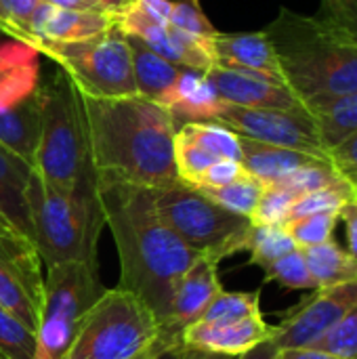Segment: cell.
<instances>
[{
  "mask_svg": "<svg viewBox=\"0 0 357 359\" xmlns=\"http://www.w3.org/2000/svg\"><path fill=\"white\" fill-rule=\"evenodd\" d=\"M105 227L120 259V288L137 294L164 326L179 278L202 257L160 217L151 187L97 183Z\"/></svg>",
  "mask_w": 357,
  "mask_h": 359,
  "instance_id": "6da1fadb",
  "label": "cell"
},
{
  "mask_svg": "<svg viewBox=\"0 0 357 359\" xmlns=\"http://www.w3.org/2000/svg\"><path fill=\"white\" fill-rule=\"evenodd\" d=\"M78 95L97 183L120 181L154 189L179 181L177 122L166 107L139 95L120 99Z\"/></svg>",
  "mask_w": 357,
  "mask_h": 359,
  "instance_id": "7a4b0ae2",
  "label": "cell"
},
{
  "mask_svg": "<svg viewBox=\"0 0 357 359\" xmlns=\"http://www.w3.org/2000/svg\"><path fill=\"white\" fill-rule=\"evenodd\" d=\"M263 32L274 46L284 84L309 114L357 93V44L337 36L316 15L284 6Z\"/></svg>",
  "mask_w": 357,
  "mask_h": 359,
  "instance_id": "3957f363",
  "label": "cell"
},
{
  "mask_svg": "<svg viewBox=\"0 0 357 359\" xmlns=\"http://www.w3.org/2000/svg\"><path fill=\"white\" fill-rule=\"evenodd\" d=\"M25 198L32 238L44 267L63 263L99 265L97 246L105 221L97 189L59 191L32 172Z\"/></svg>",
  "mask_w": 357,
  "mask_h": 359,
  "instance_id": "277c9868",
  "label": "cell"
},
{
  "mask_svg": "<svg viewBox=\"0 0 357 359\" xmlns=\"http://www.w3.org/2000/svg\"><path fill=\"white\" fill-rule=\"evenodd\" d=\"M42 126L34 172L59 191L97 189L90 166L80 95L63 69L40 86Z\"/></svg>",
  "mask_w": 357,
  "mask_h": 359,
  "instance_id": "5b68a950",
  "label": "cell"
},
{
  "mask_svg": "<svg viewBox=\"0 0 357 359\" xmlns=\"http://www.w3.org/2000/svg\"><path fill=\"white\" fill-rule=\"evenodd\" d=\"M164 339L160 320L137 294L105 288L63 359H135Z\"/></svg>",
  "mask_w": 357,
  "mask_h": 359,
  "instance_id": "8992f818",
  "label": "cell"
},
{
  "mask_svg": "<svg viewBox=\"0 0 357 359\" xmlns=\"http://www.w3.org/2000/svg\"><path fill=\"white\" fill-rule=\"evenodd\" d=\"M151 196L164 223L200 255H213L223 261L248 248L250 219L221 208L200 189L177 181L154 187Z\"/></svg>",
  "mask_w": 357,
  "mask_h": 359,
  "instance_id": "52a82bcc",
  "label": "cell"
},
{
  "mask_svg": "<svg viewBox=\"0 0 357 359\" xmlns=\"http://www.w3.org/2000/svg\"><path fill=\"white\" fill-rule=\"evenodd\" d=\"M103 292L99 265L63 263L46 267L34 359L65 358L82 320Z\"/></svg>",
  "mask_w": 357,
  "mask_h": 359,
  "instance_id": "ba28073f",
  "label": "cell"
},
{
  "mask_svg": "<svg viewBox=\"0 0 357 359\" xmlns=\"http://www.w3.org/2000/svg\"><path fill=\"white\" fill-rule=\"evenodd\" d=\"M36 50L53 59L82 95L97 99L139 95L126 34L118 25L78 42L44 40L38 42Z\"/></svg>",
  "mask_w": 357,
  "mask_h": 359,
  "instance_id": "9c48e42d",
  "label": "cell"
},
{
  "mask_svg": "<svg viewBox=\"0 0 357 359\" xmlns=\"http://www.w3.org/2000/svg\"><path fill=\"white\" fill-rule=\"evenodd\" d=\"M42 301L44 273L36 244L0 215V305L36 334Z\"/></svg>",
  "mask_w": 357,
  "mask_h": 359,
  "instance_id": "30bf717a",
  "label": "cell"
},
{
  "mask_svg": "<svg viewBox=\"0 0 357 359\" xmlns=\"http://www.w3.org/2000/svg\"><path fill=\"white\" fill-rule=\"evenodd\" d=\"M213 122H219L231 128L236 135L252 141L297 149L316 158L330 160L328 151L322 145L318 122L305 107L255 109V107H238V105L223 103Z\"/></svg>",
  "mask_w": 357,
  "mask_h": 359,
  "instance_id": "8fae6325",
  "label": "cell"
},
{
  "mask_svg": "<svg viewBox=\"0 0 357 359\" xmlns=\"http://www.w3.org/2000/svg\"><path fill=\"white\" fill-rule=\"evenodd\" d=\"M353 307H357V280L320 288L314 297L295 307L282 324L274 326L271 341L278 349L311 347Z\"/></svg>",
  "mask_w": 357,
  "mask_h": 359,
  "instance_id": "7c38bea8",
  "label": "cell"
},
{
  "mask_svg": "<svg viewBox=\"0 0 357 359\" xmlns=\"http://www.w3.org/2000/svg\"><path fill=\"white\" fill-rule=\"evenodd\" d=\"M219 259L213 255H202L177 282L168 307L166 322L162 326L164 334L181 343V332L200 322L210 303L223 292L219 282Z\"/></svg>",
  "mask_w": 357,
  "mask_h": 359,
  "instance_id": "4fadbf2b",
  "label": "cell"
},
{
  "mask_svg": "<svg viewBox=\"0 0 357 359\" xmlns=\"http://www.w3.org/2000/svg\"><path fill=\"white\" fill-rule=\"evenodd\" d=\"M206 80L219 95L223 103L238 105V107H255V109H297L303 107L292 90L282 84L274 82L265 76L225 69V67H210Z\"/></svg>",
  "mask_w": 357,
  "mask_h": 359,
  "instance_id": "5bb4252c",
  "label": "cell"
},
{
  "mask_svg": "<svg viewBox=\"0 0 357 359\" xmlns=\"http://www.w3.org/2000/svg\"><path fill=\"white\" fill-rule=\"evenodd\" d=\"M274 337V326H269L263 313L250 316L246 320L227 324H206L196 322L181 332V347L240 358L252 351L257 345Z\"/></svg>",
  "mask_w": 357,
  "mask_h": 359,
  "instance_id": "9a60e30c",
  "label": "cell"
},
{
  "mask_svg": "<svg viewBox=\"0 0 357 359\" xmlns=\"http://www.w3.org/2000/svg\"><path fill=\"white\" fill-rule=\"evenodd\" d=\"M206 50L215 67L250 72L284 84L278 57L265 32H252V34L217 32V36L206 42Z\"/></svg>",
  "mask_w": 357,
  "mask_h": 359,
  "instance_id": "2e32d148",
  "label": "cell"
},
{
  "mask_svg": "<svg viewBox=\"0 0 357 359\" xmlns=\"http://www.w3.org/2000/svg\"><path fill=\"white\" fill-rule=\"evenodd\" d=\"M118 25V15L109 11H67L44 0L36 6L29 19L34 48L38 42H78L99 36Z\"/></svg>",
  "mask_w": 357,
  "mask_h": 359,
  "instance_id": "e0dca14e",
  "label": "cell"
},
{
  "mask_svg": "<svg viewBox=\"0 0 357 359\" xmlns=\"http://www.w3.org/2000/svg\"><path fill=\"white\" fill-rule=\"evenodd\" d=\"M38 57L40 53L21 40L0 42V111L21 103L40 88Z\"/></svg>",
  "mask_w": 357,
  "mask_h": 359,
  "instance_id": "ac0fdd59",
  "label": "cell"
},
{
  "mask_svg": "<svg viewBox=\"0 0 357 359\" xmlns=\"http://www.w3.org/2000/svg\"><path fill=\"white\" fill-rule=\"evenodd\" d=\"M223 101L210 86L204 74L183 69L181 76L177 78L175 86L166 93L162 99V107H166L175 122L177 128L181 126L179 120L185 122H213L221 109Z\"/></svg>",
  "mask_w": 357,
  "mask_h": 359,
  "instance_id": "d6986e66",
  "label": "cell"
},
{
  "mask_svg": "<svg viewBox=\"0 0 357 359\" xmlns=\"http://www.w3.org/2000/svg\"><path fill=\"white\" fill-rule=\"evenodd\" d=\"M42 126V95L40 88L21 103L0 111V145L19 156L34 168L36 149Z\"/></svg>",
  "mask_w": 357,
  "mask_h": 359,
  "instance_id": "ffe728a7",
  "label": "cell"
},
{
  "mask_svg": "<svg viewBox=\"0 0 357 359\" xmlns=\"http://www.w3.org/2000/svg\"><path fill=\"white\" fill-rule=\"evenodd\" d=\"M240 149H242L240 162H242L244 170L250 177H255L259 183H263L265 187L280 183L286 175H290L292 170H297L305 164L324 160V158H316V156H309V154H303L297 149L267 145V143L252 141L246 137H240Z\"/></svg>",
  "mask_w": 357,
  "mask_h": 359,
  "instance_id": "44dd1931",
  "label": "cell"
},
{
  "mask_svg": "<svg viewBox=\"0 0 357 359\" xmlns=\"http://www.w3.org/2000/svg\"><path fill=\"white\" fill-rule=\"evenodd\" d=\"M126 42H128V50L133 59V74H135L139 97L162 105V99L175 86L177 78L181 76L185 67L175 65L168 59L160 57L135 36L126 34Z\"/></svg>",
  "mask_w": 357,
  "mask_h": 359,
  "instance_id": "7402d4cb",
  "label": "cell"
},
{
  "mask_svg": "<svg viewBox=\"0 0 357 359\" xmlns=\"http://www.w3.org/2000/svg\"><path fill=\"white\" fill-rule=\"evenodd\" d=\"M34 168L19 156L0 145V215L15 227L32 238L29 210H27V183ZM34 240V238H32Z\"/></svg>",
  "mask_w": 357,
  "mask_h": 359,
  "instance_id": "603a6c76",
  "label": "cell"
},
{
  "mask_svg": "<svg viewBox=\"0 0 357 359\" xmlns=\"http://www.w3.org/2000/svg\"><path fill=\"white\" fill-rule=\"evenodd\" d=\"M303 255L318 290L357 280V259H353L345 248H341L335 240L303 248Z\"/></svg>",
  "mask_w": 357,
  "mask_h": 359,
  "instance_id": "cb8c5ba5",
  "label": "cell"
},
{
  "mask_svg": "<svg viewBox=\"0 0 357 359\" xmlns=\"http://www.w3.org/2000/svg\"><path fill=\"white\" fill-rule=\"evenodd\" d=\"M318 122L324 149L330 154L357 133V93L339 97L311 114Z\"/></svg>",
  "mask_w": 357,
  "mask_h": 359,
  "instance_id": "d4e9b609",
  "label": "cell"
},
{
  "mask_svg": "<svg viewBox=\"0 0 357 359\" xmlns=\"http://www.w3.org/2000/svg\"><path fill=\"white\" fill-rule=\"evenodd\" d=\"M177 130L217 160H242L240 137L219 122H185Z\"/></svg>",
  "mask_w": 357,
  "mask_h": 359,
  "instance_id": "484cf974",
  "label": "cell"
},
{
  "mask_svg": "<svg viewBox=\"0 0 357 359\" xmlns=\"http://www.w3.org/2000/svg\"><path fill=\"white\" fill-rule=\"evenodd\" d=\"M198 189V187H196ZM265 185L259 183L255 177H250L248 172L242 175L238 181L223 185V187H215V189H200L206 198H210L215 204H219L221 208L238 215V217H246L250 219V215L257 208V202L263 194Z\"/></svg>",
  "mask_w": 357,
  "mask_h": 359,
  "instance_id": "4316f807",
  "label": "cell"
},
{
  "mask_svg": "<svg viewBox=\"0 0 357 359\" xmlns=\"http://www.w3.org/2000/svg\"><path fill=\"white\" fill-rule=\"evenodd\" d=\"M295 248L299 246L284 225H252L246 250L250 252V263L265 269Z\"/></svg>",
  "mask_w": 357,
  "mask_h": 359,
  "instance_id": "83f0119b",
  "label": "cell"
},
{
  "mask_svg": "<svg viewBox=\"0 0 357 359\" xmlns=\"http://www.w3.org/2000/svg\"><path fill=\"white\" fill-rule=\"evenodd\" d=\"M343 181H347L330 160H316L311 164H305L297 170H292L290 175H286L280 183L286 189H290L292 194H297L299 198L318 189H326V187H335L341 185Z\"/></svg>",
  "mask_w": 357,
  "mask_h": 359,
  "instance_id": "f1b7e54d",
  "label": "cell"
},
{
  "mask_svg": "<svg viewBox=\"0 0 357 359\" xmlns=\"http://www.w3.org/2000/svg\"><path fill=\"white\" fill-rule=\"evenodd\" d=\"M261 313V294L259 292H221L200 322L206 324H227L246 320Z\"/></svg>",
  "mask_w": 357,
  "mask_h": 359,
  "instance_id": "f546056e",
  "label": "cell"
},
{
  "mask_svg": "<svg viewBox=\"0 0 357 359\" xmlns=\"http://www.w3.org/2000/svg\"><path fill=\"white\" fill-rule=\"evenodd\" d=\"M263 273H265L267 282H276L290 290H318V286L309 273L303 248H295L292 252L274 261L271 265H267L263 269Z\"/></svg>",
  "mask_w": 357,
  "mask_h": 359,
  "instance_id": "4dcf8cb0",
  "label": "cell"
},
{
  "mask_svg": "<svg viewBox=\"0 0 357 359\" xmlns=\"http://www.w3.org/2000/svg\"><path fill=\"white\" fill-rule=\"evenodd\" d=\"M36 334L0 305V359H34Z\"/></svg>",
  "mask_w": 357,
  "mask_h": 359,
  "instance_id": "1f68e13d",
  "label": "cell"
},
{
  "mask_svg": "<svg viewBox=\"0 0 357 359\" xmlns=\"http://www.w3.org/2000/svg\"><path fill=\"white\" fill-rule=\"evenodd\" d=\"M311 349L330 353L339 359H357V307L326 330Z\"/></svg>",
  "mask_w": 357,
  "mask_h": 359,
  "instance_id": "d6a6232c",
  "label": "cell"
},
{
  "mask_svg": "<svg viewBox=\"0 0 357 359\" xmlns=\"http://www.w3.org/2000/svg\"><path fill=\"white\" fill-rule=\"evenodd\" d=\"M215 162H217V158L206 154L202 147H198L194 141H189L185 135H181L177 130V135H175V166H177L179 181H183L191 187H198L202 175Z\"/></svg>",
  "mask_w": 357,
  "mask_h": 359,
  "instance_id": "836d02e7",
  "label": "cell"
},
{
  "mask_svg": "<svg viewBox=\"0 0 357 359\" xmlns=\"http://www.w3.org/2000/svg\"><path fill=\"white\" fill-rule=\"evenodd\" d=\"M297 194L282 185H267L257 202L255 212L250 215L252 225H284L292 204L297 202Z\"/></svg>",
  "mask_w": 357,
  "mask_h": 359,
  "instance_id": "e575fe53",
  "label": "cell"
},
{
  "mask_svg": "<svg viewBox=\"0 0 357 359\" xmlns=\"http://www.w3.org/2000/svg\"><path fill=\"white\" fill-rule=\"evenodd\" d=\"M341 221V212H320L284 225L299 248H309L332 240L335 227Z\"/></svg>",
  "mask_w": 357,
  "mask_h": 359,
  "instance_id": "d590c367",
  "label": "cell"
},
{
  "mask_svg": "<svg viewBox=\"0 0 357 359\" xmlns=\"http://www.w3.org/2000/svg\"><path fill=\"white\" fill-rule=\"evenodd\" d=\"M168 25H173L181 32H187L196 38H202V40H210L217 36V29L204 15L200 0L173 2V8L168 13Z\"/></svg>",
  "mask_w": 357,
  "mask_h": 359,
  "instance_id": "8d00e7d4",
  "label": "cell"
},
{
  "mask_svg": "<svg viewBox=\"0 0 357 359\" xmlns=\"http://www.w3.org/2000/svg\"><path fill=\"white\" fill-rule=\"evenodd\" d=\"M316 17L337 36L357 44V0H322Z\"/></svg>",
  "mask_w": 357,
  "mask_h": 359,
  "instance_id": "74e56055",
  "label": "cell"
},
{
  "mask_svg": "<svg viewBox=\"0 0 357 359\" xmlns=\"http://www.w3.org/2000/svg\"><path fill=\"white\" fill-rule=\"evenodd\" d=\"M38 4L40 0H0L2 34L34 46V38L29 34V19Z\"/></svg>",
  "mask_w": 357,
  "mask_h": 359,
  "instance_id": "f35d334b",
  "label": "cell"
},
{
  "mask_svg": "<svg viewBox=\"0 0 357 359\" xmlns=\"http://www.w3.org/2000/svg\"><path fill=\"white\" fill-rule=\"evenodd\" d=\"M242 175H246L242 162L238 160H217L215 164H210L206 168V172L202 175L198 189H215V187H223L229 185L234 181H238Z\"/></svg>",
  "mask_w": 357,
  "mask_h": 359,
  "instance_id": "ab89813d",
  "label": "cell"
},
{
  "mask_svg": "<svg viewBox=\"0 0 357 359\" xmlns=\"http://www.w3.org/2000/svg\"><path fill=\"white\" fill-rule=\"evenodd\" d=\"M328 156L335 168L357 187V133L345 143H341L337 149H332Z\"/></svg>",
  "mask_w": 357,
  "mask_h": 359,
  "instance_id": "60d3db41",
  "label": "cell"
},
{
  "mask_svg": "<svg viewBox=\"0 0 357 359\" xmlns=\"http://www.w3.org/2000/svg\"><path fill=\"white\" fill-rule=\"evenodd\" d=\"M341 221L347 225V252L357 259V202L345 204L341 208Z\"/></svg>",
  "mask_w": 357,
  "mask_h": 359,
  "instance_id": "b9f144b4",
  "label": "cell"
},
{
  "mask_svg": "<svg viewBox=\"0 0 357 359\" xmlns=\"http://www.w3.org/2000/svg\"><path fill=\"white\" fill-rule=\"evenodd\" d=\"M147 15H151L156 21L160 23H168V13L173 8V2L170 0H135Z\"/></svg>",
  "mask_w": 357,
  "mask_h": 359,
  "instance_id": "7bdbcfd3",
  "label": "cell"
},
{
  "mask_svg": "<svg viewBox=\"0 0 357 359\" xmlns=\"http://www.w3.org/2000/svg\"><path fill=\"white\" fill-rule=\"evenodd\" d=\"M276 359H339L330 353L311 349V347H299V349H280Z\"/></svg>",
  "mask_w": 357,
  "mask_h": 359,
  "instance_id": "ee69618b",
  "label": "cell"
},
{
  "mask_svg": "<svg viewBox=\"0 0 357 359\" xmlns=\"http://www.w3.org/2000/svg\"><path fill=\"white\" fill-rule=\"evenodd\" d=\"M57 8H67V11H105L99 2L95 0H44Z\"/></svg>",
  "mask_w": 357,
  "mask_h": 359,
  "instance_id": "f6af8a7d",
  "label": "cell"
},
{
  "mask_svg": "<svg viewBox=\"0 0 357 359\" xmlns=\"http://www.w3.org/2000/svg\"><path fill=\"white\" fill-rule=\"evenodd\" d=\"M278 351H280V349H278V345L269 339V341H265V343L257 345L252 351H248V353L240 355L238 359H276Z\"/></svg>",
  "mask_w": 357,
  "mask_h": 359,
  "instance_id": "bcb514c9",
  "label": "cell"
},
{
  "mask_svg": "<svg viewBox=\"0 0 357 359\" xmlns=\"http://www.w3.org/2000/svg\"><path fill=\"white\" fill-rule=\"evenodd\" d=\"M181 345L177 343V341H168V339H164V341H160V343H156L151 349H147L145 353H141L139 358L135 359H158L160 355H164L166 351H170V349H179Z\"/></svg>",
  "mask_w": 357,
  "mask_h": 359,
  "instance_id": "7dc6e473",
  "label": "cell"
},
{
  "mask_svg": "<svg viewBox=\"0 0 357 359\" xmlns=\"http://www.w3.org/2000/svg\"><path fill=\"white\" fill-rule=\"evenodd\" d=\"M175 359H238L231 355H219V353H208V351H198V349H187V347H179Z\"/></svg>",
  "mask_w": 357,
  "mask_h": 359,
  "instance_id": "c3c4849f",
  "label": "cell"
},
{
  "mask_svg": "<svg viewBox=\"0 0 357 359\" xmlns=\"http://www.w3.org/2000/svg\"><path fill=\"white\" fill-rule=\"evenodd\" d=\"M95 2H99L105 11H109V13H122L133 0H95Z\"/></svg>",
  "mask_w": 357,
  "mask_h": 359,
  "instance_id": "681fc988",
  "label": "cell"
},
{
  "mask_svg": "<svg viewBox=\"0 0 357 359\" xmlns=\"http://www.w3.org/2000/svg\"><path fill=\"white\" fill-rule=\"evenodd\" d=\"M175 355H177V349H170V351H166L164 355H160L158 359H175Z\"/></svg>",
  "mask_w": 357,
  "mask_h": 359,
  "instance_id": "f907efd6",
  "label": "cell"
},
{
  "mask_svg": "<svg viewBox=\"0 0 357 359\" xmlns=\"http://www.w3.org/2000/svg\"><path fill=\"white\" fill-rule=\"evenodd\" d=\"M0 32H2V25H0Z\"/></svg>",
  "mask_w": 357,
  "mask_h": 359,
  "instance_id": "816d5d0a",
  "label": "cell"
}]
</instances>
